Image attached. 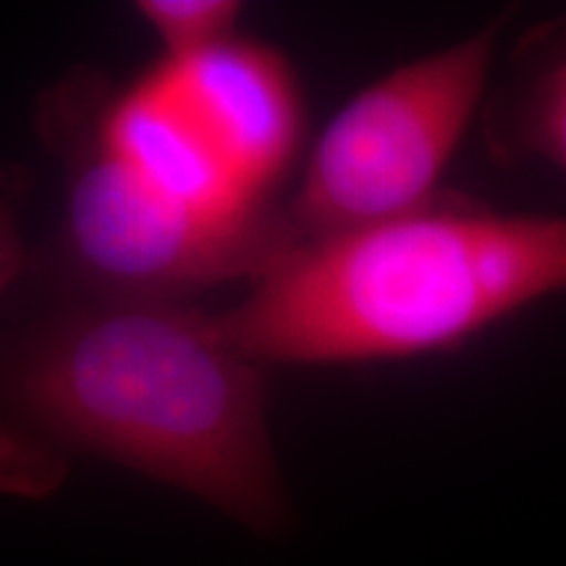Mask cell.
<instances>
[{
    "instance_id": "6",
    "label": "cell",
    "mask_w": 566,
    "mask_h": 566,
    "mask_svg": "<svg viewBox=\"0 0 566 566\" xmlns=\"http://www.w3.org/2000/svg\"><path fill=\"white\" fill-rule=\"evenodd\" d=\"M483 134L504 166H543L566 179V13L527 27L499 61Z\"/></svg>"
},
{
    "instance_id": "4",
    "label": "cell",
    "mask_w": 566,
    "mask_h": 566,
    "mask_svg": "<svg viewBox=\"0 0 566 566\" xmlns=\"http://www.w3.org/2000/svg\"><path fill=\"white\" fill-rule=\"evenodd\" d=\"M504 21L359 90L317 137L286 208L296 244L384 223L441 197V179L499 69Z\"/></svg>"
},
{
    "instance_id": "2",
    "label": "cell",
    "mask_w": 566,
    "mask_h": 566,
    "mask_svg": "<svg viewBox=\"0 0 566 566\" xmlns=\"http://www.w3.org/2000/svg\"><path fill=\"white\" fill-rule=\"evenodd\" d=\"M566 294V212H509L457 195L300 242L212 315L258 365L412 359L464 346Z\"/></svg>"
},
{
    "instance_id": "8",
    "label": "cell",
    "mask_w": 566,
    "mask_h": 566,
    "mask_svg": "<svg viewBox=\"0 0 566 566\" xmlns=\"http://www.w3.org/2000/svg\"><path fill=\"white\" fill-rule=\"evenodd\" d=\"M27 247L21 239L17 212L11 202L0 200V292L11 289L27 271Z\"/></svg>"
},
{
    "instance_id": "7",
    "label": "cell",
    "mask_w": 566,
    "mask_h": 566,
    "mask_svg": "<svg viewBox=\"0 0 566 566\" xmlns=\"http://www.w3.org/2000/svg\"><path fill=\"white\" fill-rule=\"evenodd\" d=\"M139 17L153 27L168 59H184L233 40L242 6L233 0H142Z\"/></svg>"
},
{
    "instance_id": "1",
    "label": "cell",
    "mask_w": 566,
    "mask_h": 566,
    "mask_svg": "<svg viewBox=\"0 0 566 566\" xmlns=\"http://www.w3.org/2000/svg\"><path fill=\"white\" fill-rule=\"evenodd\" d=\"M71 457L122 464L258 535L292 522L263 365L174 302L108 296L0 342V493H53Z\"/></svg>"
},
{
    "instance_id": "5",
    "label": "cell",
    "mask_w": 566,
    "mask_h": 566,
    "mask_svg": "<svg viewBox=\"0 0 566 566\" xmlns=\"http://www.w3.org/2000/svg\"><path fill=\"white\" fill-rule=\"evenodd\" d=\"M42 124L66 155L69 250L105 296L174 302L223 281H254L296 244L286 210L226 221L158 192L105 150L55 92Z\"/></svg>"
},
{
    "instance_id": "3",
    "label": "cell",
    "mask_w": 566,
    "mask_h": 566,
    "mask_svg": "<svg viewBox=\"0 0 566 566\" xmlns=\"http://www.w3.org/2000/svg\"><path fill=\"white\" fill-rule=\"evenodd\" d=\"M105 150L158 192L202 216H275L273 189L302 145L304 105L289 61L233 38L163 59L90 108Z\"/></svg>"
}]
</instances>
